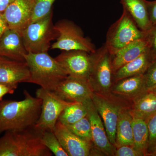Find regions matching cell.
Segmentation results:
<instances>
[{
    "label": "cell",
    "mask_w": 156,
    "mask_h": 156,
    "mask_svg": "<svg viewBox=\"0 0 156 156\" xmlns=\"http://www.w3.org/2000/svg\"><path fill=\"white\" fill-rule=\"evenodd\" d=\"M21 101H0V134L32 128L38 120L42 101L24 90Z\"/></svg>",
    "instance_id": "6da1fadb"
},
{
    "label": "cell",
    "mask_w": 156,
    "mask_h": 156,
    "mask_svg": "<svg viewBox=\"0 0 156 156\" xmlns=\"http://www.w3.org/2000/svg\"><path fill=\"white\" fill-rule=\"evenodd\" d=\"M41 133L34 127L6 131L0 137V156H52L41 141Z\"/></svg>",
    "instance_id": "7a4b0ae2"
},
{
    "label": "cell",
    "mask_w": 156,
    "mask_h": 156,
    "mask_svg": "<svg viewBox=\"0 0 156 156\" xmlns=\"http://www.w3.org/2000/svg\"><path fill=\"white\" fill-rule=\"evenodd\" d=\"M25 61L30 73V83L37 84L46 90L54 92L68 76L60 63L48 52L27 53Z\"/></svg>",
    "instance_id": "3957f363"
},
{
    "label": "cell",
    "mask_w": 156,
    "mask_h": 156,
    "mask_svg": "<svg viewBox=\"0 0 156 156\" xmlns=\"http://www.w3.org/2000/svg\"><path fill=\"white\" fill-rule=\"evenodd\" d=\"M53 11L41 19L31 23L23 31V44L27 53L48 52L51 43L58 33L53 22Z\"/></svg>",
    "instance_id": "277c9868"
},
{
    "label": "cell",
    "mask_w": 156,
    "mask_h": 156,
    "mask_svg": "<svg viewBox=\"0 0 156 156\" xmlns=\"http://www.w3.org/2000/svg\"><path fill=\"white\" fill-rule=\"evenodd\" d=\"M146 32L140 30L130 14L123 9L118 20L109 28L105 45L111 54H113L135 40L145 37Z\"/></svg>",
    "instance_id": "5b68a950"
},
{
    "label": "cell",
    "mask_w": 156,
    "mask_h": 156,
    "mask_svg": "<svg viewBox=\"0 0 156 156\" xmlns=\"http://www.w3.org/2000/svg\"><path fill=\"white\" fill-rule=\"evenodd\" d=\"M58 37L51 45V49L62 51L80 50L88 53H95L96 49L91 40L84 36L80 27L73 21L63 19L55 24Z\"/></svg>",
    "instance_id": "8992f818"
},
{
    "label": "cell",
    "mask_w": 156,
    "mask_h": 156,
    "mask_svg": "<svg viewBox=\"0 0 156 156\" xmlns=\"http://www.w3.org/2000/svg\"><path fill=\"white\" fill-rule=\"evenodd\" d=\"M36 97L42 101L41 111L34 128L40 132H53L61 113L72 102L64 100L54 92L42 88L37 90Z\"/></svg>",
    "instance_id": "52a82bcc"
},
{
    "label": "cell",
    "mask_w": 156,
    "mask_h": 156,
    "mask_svg": "<svg viewBox=\"0 0 156 156\" xmlns=\"http://www.w3.org/2000/svg\"><path fill=\"white\" fill-rule=\"evenodd\" d=\"M112 55L105 44L95 52L92 72L88 81L93 92L110 94L114 81Z\"/></svg>",
    "instance_id": "ba28073f"
},
{
    "label": "cell",
    "mask_w": 156,
    "mask_h": 156,
    "mask_svg": "<svg viewBox=\"0 0 156 156\" xmlns=\"http://www.w3.org/2000/svg\"><path fill=\"white\" fill-rule=\"evenodd\" d=\"M92 102L103 121L110 142L115 147L116 131L119 115L121 110L126 106L125 101L111 93L101 94L93 92Z\"/></svg>",
    "instance_id": "9c48e42d"
},
{
    "label": "cell",
    "mask_w": 156,
    "mask_h": 156,
    "mask_svg": "<svg viewBox=\"0 0 156 156\" xmlns=\"http://www.w3.org/2000/svg\"><path fill=\"white\" fill-rule=\"evenodd\" d=\"M95 53L80 50L63 51L55 58L68 76L88 80L92 72Z\"/></svg>",
    "instance_id": "30bf717a"
},
{
    "label": "cell",
    "mask_w": 156,
    "mask_h": 156,
    "mask_svg": "<svg viewBox=\"0 0 156 156\" xmlns=\"http://www.w3.org/2000/svg\"><path fill=\"white\" fill-rule=\"evenodd\" d=\"M83 102L87 108V117L91 124L92 143L96 153L105 156H115V147L109 140L103 121L92 99Z\"/></svg>",
    "instance_id": "8fae6325"
},
{
    "label": "cell",
    "mask_w": 156,
    "mask_h": 156,
    "mask_svg": "<svg viewBox=\"0 0 156 156\" xmlns=\"http://www.w3.org/2000/svg\"><path fill=\"white\" fill-rule=\"evenodd\" d=\"M34 9L33 0H13L3 13L9 28L21 34L31 22Z\"/></svg>",
    "instance_id": "7c38bea8"
},
{
    "label": "cell",
    "mask_w": 156,
    "mask_h": 156,
    "mask_svg": "<svg viewBox=\"0 0 156 156\" xmlns=\"http://www.w3.org/2000/svg\"><path fill=\"white\" fill-rule=\"evenodd\" d=\"M30 82V73L25 61L0 56V83L16 89L20 83Z\"/></svg>",
    "instance_id": "4fadbf2b"
},
{
    "label": "cell",
    "mask_w": 156,
    "mask_h": 156,
    "mask_svg": "<svg viewBox=\"0 0 156 156\" xmlns=\"http://www.w3.org/2000/svg\"><path fill=\"white\" fill-rule=\"evenodd\" d=\"M53 132L68 156H92L93 144L77 136L59 121L56 123Z\"/></svg>",
    "instance_id": "5bb4252c"
},
{
    "label": "cell",
    "mask_w": 156,
    "mask_h": 156,
    "mask_svg": "<svg viewBox=\"0 0 156 156\" xmlns=\"http://www.w3.org/2000/svg\"><path fill=\"white\" fill-rule=\"evenodd\" d=\"M54 92L67 101L83 102L91 99L93 92L88 80L68 76Z\"/></svg>",
    "instance_id": "9a60e30c"
},
{
    "label": "cell",
    "mask_w": 156,
    "mask_h": 156,
    "mask_svg": "<svg viewBox=\"0 0 156 156\" xmlns=\"http://www.w3.org/2000/svg\"><path fill=\"white\" fill-rule=\"evenodd\" d=\"M147 91L144 74L128 77L114 82L111 93L125 101H133Z\"/></svg>",
    "instance_id": "2e32d148"
},
{
    "label": "cell",
    "mask_w": 156,
    "mask_h": 156,
    "mask_svg": "<svg viewBox=\"0 0 156 156\" xmlns=\"http://www.w3.org/2000/svg\"><path fill=\"white\" fill-rule=\"evenodd\" d=\"M27 53L22 35L19 32L9 28L0 37V56L24 62Z\"/></svg>",
    "instance_id": "e0dca14e"
},
{
    "label": "cell",
    "mask_w": 156,
    "mask_h": 156,
    "mask_svg": "<svg viewBox=\"0 0 156 156\" xmlns=\"http://www.w3.org/2000/svg\"><path fill=\"white\" fill-rule=\"evenodd\" d=\"M149 48L148 43L145 37L131 42L114 54H111L114 73L124 65L138 57Z\"/></svg>",
    "instance_id": "ac0fdd59"
},
{
    "label": "cell",
    "mask_w": 156,
    "mask_h": 156,
    "mask_svg": "<svg viewBox=\"0 0 156 156\" xmlns=\"http://www.w3.org/2000/svg\"><path fill=\"white\" fill-rule=\"evenodd\" d=\"M156 56L149 48L144 53L115 72L114 81L137 75L145 73L148 68L155 59Z\"/></svg>",
    "instance_id": "d6986e66"
},
{
    "label": "cell",
    "mask_w": 156,
    "mask_h": 156,
    "mask_svg": "<svg viewBox=\"0 0 156 156\" xmlns=\"http://www.w3.org/2000/svg\"><path fill=\"white\" fill-rule=\"evenodd\" d=\"M120 2L140 30L146 32L152 28L147 0H120Z\"/></svg>",
    "instance_id": "ffe728a7"
},
{
    "label": "cell",
    "mask_w": 156,
    "mask_h": 156,
    "mask_svg": "<svg viewBox=\"0 0 156 156\" xmlns=\"http://www.w3.org/2000/svg\"><path fill=\"white\" fill-rule=\"evenodd\" d=\"M129 106L124 107L120 112L117 122L115 147L133 145V116Z\"/></svg>",
    "instance_id": "44dd1931"
},
{
    "label": "cell",
    "mask_w": 156,
    "mask_h": 156,
    "mask_svg": "<svg viewBox=\"0 0 156 156\" xmlns=\"http://www.w3.org/2000/svg\"><path fill=\"white\" fill-rule=\"evenodd\" d=\"M131 114L146 120L156 113V94L150 91L133 101L130 107Z\"/></svg>",
    "instance_id": "7402d4cb"
},
{
    "label": "cell",
    "mask_w": 156,
    "mask_h": 156,
    "mask_svg": "<svg viewBox=\"0 0 156 156\" xmlns=\"http://www.w3.org/2000/svg\"><path fill=\"white\" fill-rule=\"evenodd\" d=\"M132 116L133 146L144 156H147L148 130L147 120L134 116Z\"/></svg>",
    "instance_id": "603a6c76"
},
{
    "label": "cell",
    "mask_w": 156,
    "mask_h": 156,
    "mask_svg": "<svg viewBox=\"0 0 156 156\" xmlns=\"http://www.w3.org/2000/svg\"><path fill=\"white\" fill-rule=\"evenodd\" d=\"M87 115V108L83 102H72L61 113L58 121L65 126L72 125Z\"/></svg>",
    "instance_id": "cb8c5ba5"
},
{
    "label": "cell",
    "mask_w": 156,
    "mask_h": 156,
    "mask_svg": "<svg viewBox=\"0 0 156 156\" xmlns=\"http://www.w3.org/2000/svg\"><path fill=\"white\" fill-rule=\"evenodd\" d=\"M66 126L81 139L93 144L91 124L87 115L72 125Z\"/></svg>",
    "instance_id": "d4e9b609"
},
{
    "label": "cell",
    "mask_w": 156,
    "mask_h": 156,
    "mask_svg": "<svg viewBox=\"0 0 156 156\" xmlns=\"http://www.w3.org/2000/svg\"><path fill=\"white\" fill-rule=\"evenodd\" d=\"M41 140L42 144L55 156H68L54 132L51 131L41 132Z\"/></svg>",
    "instance_id": "484cf974"
},
{
    "label": "cell",
    "mask_w": 156,
    "mask_h": 156,
    "mask_svg": "<svg viewBox=\"0 0 156 156\" xmlns=\"http://www.w3.org/2000/svg\"><path fill=\"white\" fill-rule=\"evenodd\" d=\"M55 1L56 0H33L34 9L31 23L41 19L53 11L52 7Z\"/></svg>",
    "instance_id": "4316f807"
},
{
    "label": "cell",
    "mask_w": 156,
    "mask_h": 156,
    "mask_svg": "<svg viewBox=\"0 0 156 156\" xmlns=\"http://www.w3.org/2000/svg\"><path fill=\"white\" fill-rule=\"evenodd\" d=\"M148 130L147 156H151L156 151V113L147 120Z\"/></svg>",
    "instance_id": "83f0119b"
},
{
    "label": "cell",
    "mask_w": 156,
    "mask_h": 156,
    "mask_svg": "<svg viewBox=\"0 0 156 156\" xmlns=\"http://www.w3.org/2000/svg\"><path fill=\"white\" fill-rule=\"evenodd\" d=\"M147 91L156 87V58L144 74Z\"/></svg>",
    "instance_id": "f1b7e54d"
},
{
    "label": "cell",
    "mask_w": 156,
    "mask_h": 156,
    "mask_svg": "<svg viewBox=\"0 0 156 156\" xmlns=\"http://www.w3.org/2000/svg\"><path fill=\"white\" fill-rule=\"evenodd\" d=\"M115 156H144L143 154L136 150L133 145H122L115 148Z\"/></svg>",
    "instance_id": "f546056e"
},
{
    "label": "cell",
    "mask_w": 156,
    "mask_h": 156,
    "mask_svg": "<svg viewBox=\"0 0 156 156\" xmlns=\"http://www.w3.org/2000/svg\"><path fill=\"white\" fill-rule=\"evenodd\" d=\"M145 37L148 43L149 49L156 56V25L153 26L149 30L146 32Z\"/></svg>",
    "instance_id": "4dcf8cb0"
},
{
    "label": "cell",
    "mask_w": 156,
    "mask_h": 156,
    "mask_svg": "<svg viewBox=\"0 0 156 156\" xmlns=\"http://www.w3.org/2000/svg\"><path fill=\"white\" fill-rule=\"evenodd\" d=\"M147 8L149 17L153 26L156 25V0L147 1Z\"/></svg>",
    "instance_id": "1f68e13d"
},
{
    "label": "cell",
    "mask_w": 156,
    "mask_h": 156,
    "mask_svg": "<svg viewBox=\"0 0 156 156\" xmlns=\"http://www.w3.org/2000/svg\"><path fill=\"white\" fill-rule=\"evenodd\" d=\"M15 89L11 87L5 85L0 83V101H2L3 97L6 94H13Z\"/></svg>",
    "instance_id": "d6a6232c"
},
{
    "label": "cell",
    "mask_w": 156,
    "mask_h": 156,
    "mask_svg": "<svg viewBox=\"0 0 156 156\" xmlns=\"http://www.w3.org/2000/svg\"><path fill=\"white\" fill-rule=\"evenodd\" d=\"M9 28L8 24L3 16V13L0 12V37Z\"/></svg>",
    "instance_id": "836d02e7"
},
{
    "label": "cell",
    "mask_w": 156,
    "mask_h": 156,
    "mask_svg": "<svg viewBox=\"0 0 156 156\" xmlns=\"http://www.w3.org/2000/svg\"><path fill=\"white\" fill-rule=\"evenodd\" d=\"M13 0H0V12L3 13Z\"/></svg>",
    "instance_id": "e575fe53"
},
{
    "label": "cell",
    "mask_w": 156,
    "mask_h": 156,
    "mask_svg": "<svg viewBox=\"0 0 156 156\" xmlns=\"http://www.w3.org/2000/svg\"><path fill=\"white\" fill-rule=\"evenodd\" d=\"M149 91H151V92H153L156 94V87H154L153 89L149 90Z\"/></svg>",
    "instance_id": "d590c367"
},
{
    "label": "cell",
    "mask_w": 156,
    "mask_h": 156,
    "mask_svg": "<svg viewBox=\"0 0 156 156\" xmlns=\"http://www.w3.org/2000/svg\"><path fill=\"white\" fill-rule=\"evenodd\" d=\"M151 156H156V151L155 152H154Z\"/></svg>",
    "instance_id": "8d00e7d4"
}]
</instances>
